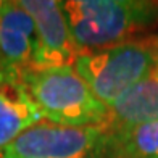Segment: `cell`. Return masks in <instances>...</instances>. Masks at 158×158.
<instances>
[{
	"instance_id": "obj_1",
	"label": "cell",
	"mask_w": 158,
	"mask_h": 158,
	"mask_svg": "<svg viewBox=\"0 0 158 158\" xmlns=\"http://www.w3.org/2000/svg\"><path fill=\"white\" fill-rule=\"evenodd\" d=\"M63 8L79 55L134 39L158 21V2L147 0H69Z\"/></svg>"
},
{
	"instance_id": "obj_2",
	"label": "cell",
	"mask_w": 158,
	"mask_h": 158,
	"mask_svg": "<svg viewBox=\"0 0 158 158\" xmlns=\"http://www.w3.org/2000/svg\"><path fill=\"white\" fill-rule=\"evenodd\" d=\"M27 97L47 123L84 127L105 126L108 106L102 103L73 66L29 69L19 76Z\"/></svg>"
},
{
	"instance_id": "obj_3",
	"label": "cell",
	"mask_w": 158,
	"mask_h": 158,
	"mask_svg": "<svg viewBox=\"0 0 158 158\" xmlns=\"http://www.w3.org/2000/svg\"><path fill=\"white\" fill-rule=\"evenodd\" d=\"M158 64V35L134 37L81 53L73 68L106 106L142 81Z\"/></svg>"
},
{
	"instance_id": "obj_4",
	"label": "cell",
	"mask_w": 158,
	"mask_h": 158,
	"mask_svg": "<svg viewBox=\"0 0 158 158\" xmlns=\"http://www.w3.org/2000/svg\"><path fill=\"white\" fill-rule=\"evenodd\" d=\"M105 134V126L69 127L40 121L0 148V158H95Z\"/></svg>"
},
{
	"instance_id": "obj_5",
	"label": "cell",
	"mask_w": 158,
	"mask_h": 158,
	"mask_svg": "<svg viewBox=\"0 0 158 158\" xmlns=\"http://www.w3.org/2000/svg\"><path fill=\"white\" fill-rule=\"evenodd\" d=\"M29 13L37 34V50L32 69L73 66L77 47L71 34L63 2L58 0H19Z\"/></svg>"
},
{
	"instance_id": "obj_6",
	"label": "cell",
	"mask_w": 158,
	"mask_h": 158,
	"mask_svg": "<svg viewBox=\"0 0 158 158\" xmlns=\"http://www.w3.org/2000/svg\"><path fill=\"white\" fill-rule=\"evenodd\" d=\"M37 34L31 15L19 0L3 2L0 8V56L6 68L21 76L32 69Z\"/></svg>"
},
{
	"instance_id": "obj_7",
	"label": "cell",
	"mask_w": 158,
	"mask_h": 158,
	"mask_svg": "<svg viewBox=\"0 0 158 158\" xmlns=\"http://www.w3.org/2000/svg\"><path fill=\"white\" fill-rule=\"evenodd\" d=\"M158 121V64L108 105L106 131H119Z\"/></svg>"
},
{
	"instance_id": "obj_8",
	"label": "cell",
	"mask_w": 158,
	"mask_h": 158,
	"mask_svg": "<svg viewBox=\"0 0 158 158\" xmlns=\"http://www.w3.org/2000/svg\"><path fill=\"white\" fill-rule=\"evenodd\" d=\"M40 121L44 119L21 85V77H0V148Z\"/></svg>"
},
{
	"instance_id": "obj_9",
	"label": "cell",
	"mask_w": 158,
	"mask_h": 158,
	"mask_svg": "<svg viewBox=\"0 0 158 158\" xmlns=\"http://www.w3.org/2000/svg\"><path fill=\"white\" fill-rule=\"evenodd\" d=\"M95 158H158V121L106 131Z\"/></svg>"
},
{
	"instance_id": "obj_10",
	"label": "cell",
	"mask_w": 158,
	"mask_h": 158,
	"mask_svg": "<svg viewBox=\"0 0 158 158\" xmlns=\"http://www.w3.org/2000/svg\"><path fill=\"white\" fill-rule=\"evenodd\" d=\"M11 74H16V73H13L11 69L6 68V64L3 63L2 60V56H0V77H5V76H11ZM18 76V74H16Z\"/></svg>"
},
{
	"instance_id": "obj_11",
	"label": "cell",
	"mask_w": 158,
	"mask_h": 158,
	"mask_svg": "<svg viewBox=\"0 0 158 158\" xmlns=\"http://www.w3.org/2000/svg\"><path fill=\"white\" fill-rule=\"evenodd\" d=\"M2 6H3V0H0V8H2Z\"/></svg>"
}]
</instances>
